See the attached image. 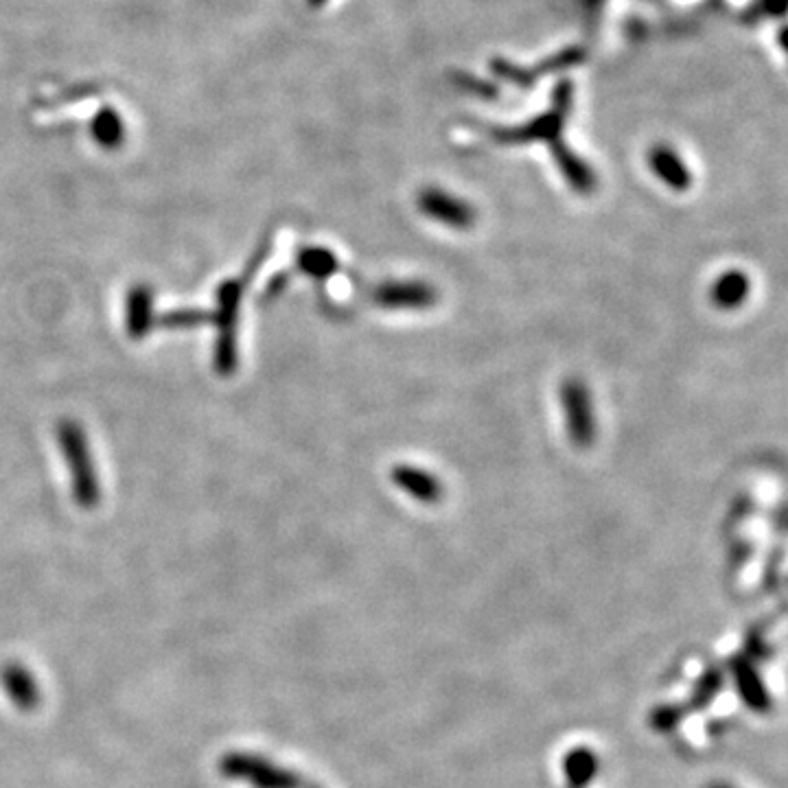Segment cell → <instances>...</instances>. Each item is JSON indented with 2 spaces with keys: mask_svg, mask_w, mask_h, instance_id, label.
Instances as JSON below:
<instances>
[{
  "mask_svg": "<svg viewBox=\"0 0 788 788\" xmlns=\"http://www.w3.org/2000/svg\"><path fill=\"white\" fill-rule=\"evenodd\" d=\"M574 84L570 79H559L552 90V110L519 127H493L491 136L502 145L524 143H554L561 138L567 114L572 112Z\"/></svg>",
  "mask_w": 788,
  "mask_h": 788,
  "instance_id": "obj_1",
  "label": "cell"
},
{
  "mask_svg": "<svg viewBox=\"0 0 788 788\" xmlns=\"http://www.w3.org/2000/svg\"><path fill=\"white\" fill-rule=\"evenodd\" d=\"M60 447L73 478V497L81 508H95L99 504V480L90 458L86 434L75 421H62L57 427Z\"/></svg>",
  "mask_w": 788,
  "mask_h": 788,
  "instance_id": "obj_2",
  "label": "cell"
},
{
  "mask_svg": "<svg viewBox=\"0 0 788 788\" xmlns=\"http://www.w3.org/2000/svg\"><path fill=\"white\" fill-rule=\"evenodd\" d=\"M246 283V278H233V281H226L219 287L217 314H211V322H215L219 327L215 364L222 375H230L237 366V314Z\"/></svg>",
  "mask_w": 788,
  "mask_h": 788,
  "instance_id": "obj_3",
  "label": "cell"
},
{
  "mask_svg": "<svg viewBox=\"0 0 788 788\" xmlns=\"http://www.w3.org/2000/svg\"><path fill=\"white\" fill-rule=\"evenodd\" d=\"M585 62V51L578 49V46H567V49L559 51V53H552L548 55L546 60L537 62L535 66H517L515 62H508L504 57H493L489 62L491 73L495 77H500L508 84H513L521 90H528L530 86H535L541 77H548L554 73H561L567 71V68L578 66Z\"/></svg>",
  "mask_w": 788,
  "mask_h": 788,
  "instance_id": "obj_4",
  "label": "cell"
},
{
  "mask_svg": "<svg viewBox=\"0 0 788 788\" xmlns=\"http://www.w3.org/2000/svg\"><path fill=\"white\" fill-rule=\"evenodd\" d=\"M563 408L567 416V430L574 440V445L587 447L591 445L596 434L594 421V405H591V394L581 379H570L563 384L561 390Z\"/></svg>",
  "mask_w": 788,
  "mask_h": 788,
  "instance_id": "obj_5",
  "label": "cell"
},
{
  "mask_svg": "<svg viewBox=\"0 0 788 788\" xmlns=\"http://www.w3.org/2000/svg\"><path fill=\"white\" fill-rule=\"evenodd\" d=\"M419 208L423 211V215L432 217L434 222H440L449 228L465 230L475 222L473 208L465 200H460L456 195H449L443 189H434V187L425 189L419 195Z\"/></svg>",
  "mask_w": 788,
  "mask_h": 788,
  "instance_id": "obj_6",
  "label": "cell"
},
{
  "mask_svg": "<svg viewBox=\"0 0 788 788\" xmlns=\"http://www.w3.org/2000/svg\"><path fill=\"white\" fill-rule=\"evenodd\" d=\"M375 300L390 309H425L434 305L436 294L425 283H390L377 289Z\"/></svg>",
  "mask_w": 788,
  "mask_h": 788,
  "instance_id": "obj_7",
  "label": "cell"
},
{
  "mask_svg": "<svg viewBox=\"0 0 788 788\" xmlns=\"http://www.w3.org/2000/svg\"><path fill=\"white\" fill-rule=\"evenodd\" d=\"M648 162H651L655 176L664 184H668L670 189L675 191L690 189L692 171L688 169L686 160H681V156L672 147L655 145L651 149V154H648Z\"/></svg>",
  "mask_w": 788,
  "mask_h": 788,
  "instance_id": "obj_8",
  "label": "cell"
},
{
  "mask_svg": "<svg viewBox=\"0 0 788 788\" xmlns=\"http://www.w3.org/2000/svg\"><path fill=\"white\" fill-rule=\"evenodd\" d=\"M392 482L419 502H436L443 495V484H440L436 475L412 465L394 467Z\"/></svg>",
  "mask_w": 788,
  "mask_h": 788,
  "instance_id": "obj_9",
  "label": "cell"
},
{
  "mask_svg": "<svg viewBox=\"0 0 788 788\" xmlns=\"http://www.w3.org/2000/svg\"><path fill=\"white\" fill-rule=\"evenodd\" d=\"M749 292V276L740 270H729L716 278L710 289V298L718 309H736L745 303Z\"/></svg>",
  "mask_w": 788,
  "mask_h": 788,
  "instance_id": "obj_10",
  "label": "cell"
},
{
  "mask_svg": "<svg viewBox=\"0 0 788 788\" xmlns=\"http://www.w3.org/2000/svg\"><path fill=\"white\" fill-rule=\"evenodd\" d=\"M550 152H552V156L556 160V165H559V169L563 171L565 180L570 182L576 191H591V189H594V184H596L594 173H591L587 162H583L581 158H578L572 152L570 147L563 143V138L550 143Z\"/></svg>",
  "mask_w": 788,
  "mask_h": 788,
  "instance_id": "obj_11",
  "label": "cell"
},
{
  "mask_svg": "<svg viewBox=\"0 0 788 788\" xmlns=\"http://www.w3.org/2000/svg\"><path fill=\"white\" fill-rule=\"evenodd\" d=\"M152 292L147 287H136L127 303V331L132 338H143L152 327Z\"/></svg>",
  "mask_w": 788,
  "mask_h": 788,
  "instance_id": "obj_12",
  "label": "cell"
},
{
  "mask_svg": "<svg viewBox=\"0 0 788 788\" xmlns=\"http://www.w3.org/2000/svg\"><path fill=\"white\" fill-rule=\"evenodd\" d=\"M90 132L95 136V141L103 149H117L123 145L125 138V125L121 117L112 108H103L97 112V117L92 119Z\"/></svg>",
  "mask_w": 788,
  "mask_h": 788,
  "instance_id": "obj_13",
  "label": "cell"
},
{
  "mask_svg": "<svg viewBox=\"0 0 788 788\" xmlns=\"http://www.w3.org/2000/svg\"><path fill=\"white\" fill-rule=\"evenodd\" d=\"M449 79H451V84H454L458 90L467 92V95H473V97L497 99V95H500V90H497V86L491 84V81L482 79V77H475V75H469V73L456 71V73L449 75Z\"/></svg>",
  "mask_w": 788,
  "mask_h": 788,
  "instance_id": "obj_14",
  "label": "cell"
},
{
  "mask_svg": "<svg viewBox=\"0 0 788 788\" xmlns=\"http://www.w3.org/2000/svg\"><path fill=\"white\" fill-rule=\"evenodd\" d=\"M300 268L309 272L311 276H327L335 270V257L322 248L305 250L303 257H300Z\"/></svg>",
  "mask_w": 788,
  "mask_h": 788,
  "instance_id": "obj_15",
  "label": "cell"
},
{
  "mask_svg": "<svg viewBox=\"0 0 788 788\" xmlns=\"http://www.w3.org/2000/svg\"><path fill=\"white\" fill-rule=\"evenodd\" d=\"M202 322H211V314H204V311H176V314H167L156 320L162 329H189Z\"/></svg>",
  "mask_w": 788,
  "mask_h": 788,
  "instance_id": "obj_16",
  "label": "cell"
},
{
  "mask_svg": "<svg viewBox=\"0 0 788 788\" xmlns=\"http://www.w3.org/2000/svg\"><path fill=\"white\" fill-rule=\"evenodd\" d=\"M5 681H7L9 692L14 694L16 703H20V705H31L33 703L31 701L33 699V683L20 668L18 670L16 668L7 670L5 672Z\"/></svg>",
  "mask_w": 788,
  "mask_h": 788,
  "instance_id": "obj_17",
  "label": "cell"
},
{
  "mask_svg": "<svg viewBox=\"0 0 788 788\" xmlns=\"http://www.w3.org/2000/svg\"><path fill=\"white\" fill-rule=\"evenodd\" d=\"M786 14V0H758L756 7L745 11L747 20H758V16L782 18Z\"/></svg>",
  "mask_w": 788,
  "mask_h": 788,
  "instance_id": "obj_18",
  "label": "cell"
},
{
  "mask_svg": "<svg viewBox=\"0 0 788 788\" xmlns=\"http://www.w3.org/2000/svg\"><path fill=\"white\" fill-rule=\"evenodd\" d=\"M307 5H309V7H314V9H318V7H322V5H327V0H307Z\"/></svg>",
  "mask_w": 788,
  "mask_h": 788,
  "instance_id": "obj_19",
  "label": "cell"
}]
</instances>
